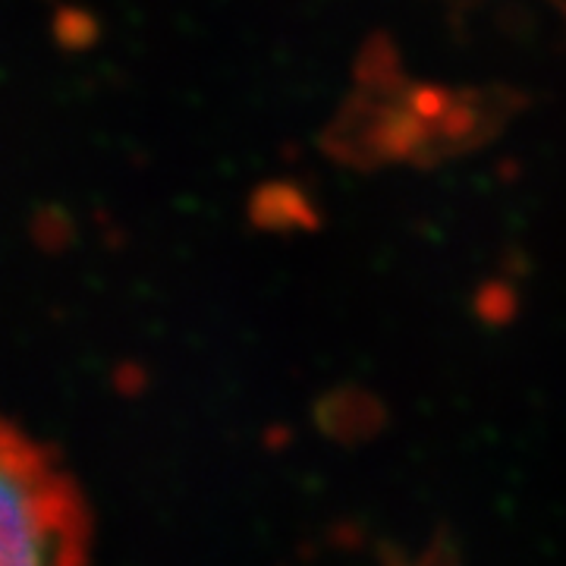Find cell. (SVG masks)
Returning a JSON list of instances; mask_svg holds the SVG:
<instances>
[{
	"mask_svg": "<svg viewBox=\"0 0 566 566\" xmlns=\"http://www.w3.org/2000/svg\"><path fill=\"white\" fill-rule=\"evenodd\" d=\"M88 542V510L54 450L0 416V564H80Z\"/></svg>",
	"mask_w": 566,
	"mask_h": 566,
	"instance_id": "cell-1",
	"label": "cell"
},
{
	"mask_svg": "<svg viewBox=\"0 0 566 566\" xmlns=\"http://www.w3.org/2000/svg\"><path fill=\"white\" fill-rule=\"evenodd\" d=\"M315 422L331 441L363 444L385 428L387 409L375 394H368L363 387H340L318 400Z\"/></svg>",
	"mask_w": 566,
	"mask_h": 566,
	"instance_id": "cell-2",
	"label": "cell"
},
{
	"mask_svg": "<svg viewBox=\"0 0 566 566\" xmlns=\"http://www.w3.org/2000/svg\"><path fill=\"white\" fill-rule=\"evenodd\" d=\"M249 218L262 230H318V208L305 196L296 182H264L262 189H255L252 202H249Z\"/></svg>",
	"mask_w": 566,
	"mask_h": 566,
	"instance_id": "cell-3",
	"label": "cell"
},
{
	"mask_svg": "<svg viewBox=\"0 0 566 566\" xmlns=\"http://www.w3.org/2000/svg\"><path fill=\"white\" fill-rule=\"evenodd\" d=\"M54 35H57L63 48L80 51V48H88L92 41L98 39V22L92 20L88 13H82V10H61L57 20H54Z\"/></svg>",
	"mask_w": 566,
	"mask_h": 566,
	"instance_id": "cell-4",
	"label": "cell"
},
{
	"mask_svg": "<svg viewBox=\"0 0 566 566\" xmlns=\"http://www.w3.org/2000/svg\"><path fill=\"white\" fill-rule=\"evenodd\" d=\"M479 315L491 324L510 322V315L516 312V300H513V290L501 286V283H488L485 290H479Z\"/></svg>",
	"mask_w": 566,
	"mask_h": 566,
	"instance_id": "cell-5",
	"label": "cell"
}]
</instances>
